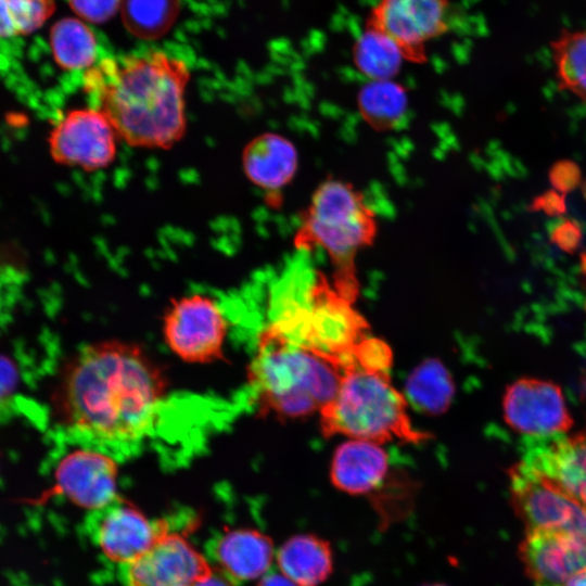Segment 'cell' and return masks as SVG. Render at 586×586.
I'll return each mask as SVG.
<instances>
[{"label": "cell", "instance_id": "1", "mask_svg": "<svg viewBox=\"0 0 586 586\" xmlns=\"http://www.w3.org/2000/svg\"><path fill=\"white\" fill-rule=\"evenodd\" d=\"M168 395L165 370L142 346L106 340L65 364L53 406L69 435L117 458L153 433Z\"/></svg>", "mask_w": 586, "mask_h": 586}, {"label": "cell", "instance_id": "2", "mask_svg": "<svg viewBox=\"0 0 586 586\" xmlns=\"http://www.w3.org/2000/svg\"><path fill=\"white\" fill-rule=\"evenodd\" d=\"M187 63L162 50L99 59L84 73L93 107L132 146L169 148L186 130Z\"/></svg>", "mask_w": 586, "mask_h": 586}, {"label": "cell", "instance_id": "3", "mask_svg": "<svg viewBox=\"0 0 586 586\" xmlns=\"http://www.w3.org/2000/svg\"><path fill=\"white\" fill-rule=\"evenodd\" d=\"M393 354L382 340L367 335L346 358L334 397L320 410L324 437L342 435L378 444H418L429 440L410 421L408 402L392 383Z\"/></svg>", "mask_w": 586, "mask_h": 586}, {"label": "cell", "instance_id": "4", "mask_svg": "<svg viewBox=\"0 0 586 586\" xmlns=\"http://www.w3.org/2000/svg\"><path fill=\"white\" fill-rule=\"evenodd\" d=\"M344 362L268 322L247 367L255 411L282 421L320 412L339 388Z\"/></svg>", "mask_w": 586, "mask_h": 586}, {"label": "cell", "instance_id": "5", "mask_svg": "<svg viewBox=\"0 0 586 586\" xmlns=\"http://www.w3.org/2000/svg\"><path fill=\"white\" fill-rule=\"evenodd\" d=\"M375 231L373 213L360 193L341 180H327L311 198L297 242L301 249L318 247L328 254L335 267L332 284L355 302L359 285L354 259Z\"/></svg>", "mask_w": 586, "mask_h": 586}, {"label": "cell", "instance_id": "6", "mask_svg": "<svg viewBox=\"0 0 586 586\" xmlns=\"http://www.w3.org/2000/svg\"><path fill=\"white\" fill-rule=\"evenodd\" d=\"M229 324L212 296L192 293L171 300L162 318L169 351L188 364L206 365L224 358Z\"/></svg>", "mask_w": 586, "mask_h": 586}, {"label": "cell", "instance_id": "7", "mask_svg": "<svg viewBox=\"0 0 586 586\" xmlns=\"http://www.w3.org/2000/svg\"><path fill=\"white\" fill-rule=\"evenodd\" d=\"M508 477L510 501L525 531H586V509L543 472L521 460L509 469Z\"/></svg>", "mask_w": 586, "mask_h": 586}, {"label": "cell", "instance_id": "8", "mask_svg": "<svg viewBox=\"0 0 586 586\" xmlns=\"http://www.w3.org/2000/svg\"><path fill=\"white\" fill-rule=\"evenodd\" d=\"M502 415L511 430L536 438L564 435L574 423L561 387L537 378L518 379L506 388Z\"/></svg>", "mask_w": 586, "mask_h": 586}, {"label": "cell", "instance_id": "9", "mask_svg": "<svg viewBox=\"0 0 586 586\" xmlns=\"http://www.w3.org/2000/svg\"><path fill=\"white\" fill-rule=\"evenodd\" d=\"M449 0H378L367 26L388 36L405 60H425L428 41L447 33Z\"/></svg>", "mask_w": 586, "mask_h": 586}, {"label": "cell", "instance_id": "10", "mask_svg": "<svg viewBox=\"0 0 586 586\" xmlns=\"http://www.w3.org/2000/svg\"><path fill=\"white\" fill-rule=\"evenodd\" d=\"M117 138L106 116L90 106L67 112L52 129L49 148L58 163L98 170L115 160Z\"/></svg>", "mask_w": 586, "mask_h": 586}, {"label": "cell", "instance_id": "11", "mask_svg": "<svg viewBox=\"0 0 586 586\" xmlns=\"http://www.w3.org/2000/svg\"><path fill=\"white\" fill-rule=\"evenodd\" d=\"M169 526L149 519L129 501L115 498L104 507L90 511L87 534L100 551L119 566L146 551Z\"/></svg>", "mask_w": 586, "mask_h": 586}, {"label": "cell", "instance_id": "12", "mask_svg": "<svg viewBox=\"0 0 586 586\" xmlns=\"http://www.w3.org/2000/svg\"><path fill=\"white\" fill-rule=\"evenodd\" d=\"M519 555L534 586H566L586 572V531L565 527L525 531Z\"/></svg>", "mask_w": 586, "mask_h": 586}, {"label": "cell", "instance_id": "13", "mask_svg": "<svg viewBox=\"0 0 586 586\" xmlns=\"http://www.w3.org/2000/svg\"><path fill=\"white\" fill-rule=\"evenodd\" d=\"M119 568L125 586H193L213 571L206 559L170 528L141 556Z\"/></svg>", "mask_w": 586, "mask_h": 586}, {"label": "cell", "instance_id": "14", "mask_svg": "<svg viewBox=\"0 0 586 586\" xmlns=\"http://www.w3.org/2000/svg\"><path fill=\"white\" fill-rule=\"evenodd\" d=\"M117 479L116 457L82 446L60 459L54 470V484L48 496L62 495L74 505L93 511L118 497Z\"/></svg>", "mask_w": 586, "mask_h": 586}, {"label": "cell", "instance_id": "15", "mask_svg": "<svg viewBox=\"0 0 586 586\" xmlns=\"http://www.w3.org/2000/svg\"><path fill=\"white\" fill-rule=\"evenodd\" d=\"M390 476V458L381 444L348 438L337 446L330 466L334 487L349 495H372Z\"/></svg>", "mask_w": 586, "mask_h": 586}, {"label": "cell", "instance_id": "16", "mask_svg": "<svg viewBox=\"0 0 586 586\" xmlns=\"http://www.w3.org/2000/svg\"><path fill=\"white\" fill-rule=\"evenodd\" d=\"M556 482L586 509V432L549 438L522 459Z\"/></svg>", "mask_w": 586, "mask_h": 586}, {"label": "cell", "instance_id": "17", "mask_svg": "<svg viewBox=\"0 0 586 586\" xmlns=\"http://www.w3.org/2000/svg\"><path fill=\"white\" fill-rule=\"evenodd\" d=\"M273 555L271 539L251 528L224 533L213 546V556L221 574L231 582L263 577L271 566Z\"/></svg>", "mask_w": 586, "mask_h": 586}, {"label": "cell", "instance_id": "18", "mask_svg": "<svg viewBox=\"0 0 586 586\" xmlns=\"http://www.w3.org/2000/svg\"><path fill=\"white\" fill-rule=\"evenodd\" d=\"M298 165L293 143L277 133H266L247 144L243 167L247 178L266 190H278L293 178Z\"/></svg>", "mask_w": 586, "mask_h": 586}, {"label": "cell", "instance_id": "19", "mask_svg": "<svg viewBox=\"0 0 586 586\" xmlns=\"http://www.w3.org/2000/svg\"><path fill=\"white\" fill-rule=\"evenodd\" d=\"M277 563L297 586H320L333 570L332 549L317 535H295L279 548Z\"/></svg>", "mask_w": 586, "mask_h": 586}, {"label": "cell", "instance_id": "20", "mask_svg": "<svg viewBox=\"0 0 586 586\" xmlns=\"http://www.w3.org/2000/svg\"><path fill=\"white\" fill-rule=\"evenodd\" d=\"M404 395L418 410L428 415H441L453 402L455 383L440 360L426 359L408 375Z\"/></svg>", "mask_w": 586, "mask_h": 586}, {"label": "cell", "instance_id": "21", "mask_svg": "<svg viewBox=\"0 0 586 586\" xmlns=\"http://www.w3.org/2000/svg\"><path fill=\"white\" fill-rule=\"evenodd\" d=\"M50 46L56 64L66 71H87L99 60L97 38L80 18L65 17L53 24Z\"/></svg>", "mask_w": 586, "mask_h": 586}, {"label": "cell", "instance_id": "22", "mask_svg": "<svg viewBox=\"0 0 586 586\" xmlns=\"http://www.w3.org/2000/svg\"><path fill=\"white\" fill-rule=\"evenodd\" d=\"M550 47L558 88L586 103V29H563Z\"/></svg>", "mask_w": 586, "mask_h": 586}, {"label": "cell", "instance_id": "23", "mask_svg": "<svg viewBox=\"0 0 586 586\" xmlns=\"http://www.w3.org/2000/svg\"><path fill=\"white\" fill-rule=\"evenodd\" d=\"M405 60L400 48L388 36L366 25L353 47V61L369 80H390Z\"/></svg>", "mask_w": 586, "mask_h": 586}, {"label": "cell", "instance_id": "24", "mask_svg": "<svg viewBox=\"0 0 586 586\" xmlns=\"http://www.w3.org/2000/svg\"><path fill=\"white\" fill-rule=\"evenodd\" d=\"M358 105L370 125L387 128L405 116L408 97L404 87L393 79L369 80L359 91Z\"/></svg>", "mask_w": 586, "mask_h": 586}, {"label": "cell", "instance_id": "25", "mask_svg": "<svg viewBox=\"0 0 586 586\" xmlns=\"http://www.w3.org/2000/svg\"><path fill=\"white\" fill-rule=\"evenodd\" d=\"M126 28L141 39H155L169 30L179 13V0H123Z\"/></svg>", "mask_w": 586, "mask_h": 586}, {"label": "cell", "instance_id": "26", "mask_svg": "<svg viewBox=\"0 0 586 586\" xmlns=\"http://www.w3.org/2000/svg\"><path fill=\"white\" fill-rule=\"evenodd\" d=\"M55 10V0H0V38L28 35Z\"/></svg>", "mask_w": 586, "mask_h": 586}, {"label": "cell", "instance_id": "27", "mask_svg": "<svg viewBox=\"0 0 586 586\" xmlns=\"http://www.w3.org/2000/svg\"><path fill=\"white\" fill-rule=\"evenodd\" d=\"M72 10L82 21L100 24L114 16L123 0H68Z\"/></svg>", "mask_w": 586, "mask_h": 586}, {"label": "cell", "instance_id": "28", "mask_svg": "<svg viewBox=\"0 0 586 586\" xmlns=\"http://www.w3.org/2000/svg\"><path fill=\"white\" fill-rule=\"evenodd\" d=\"M17 370L14 364L0 355V405L13 395L17 386Z\"/></svg>", "mask_w": 586, "mask_h": 586}, {"label": "cell", "instance_id": "29", "mask_svg": "<svg viewBox=\"0 0 586 586\" xmlns=\"http://www.w3.org/2000/svg\"><path fill=\"white\" fill-rule=\"evenodd\" d=\"M257 586H297L282 573L267 572Z\"/></svg>", "mask_w": 586, "mask_h": 586}, {"label": "cell", "instance_id": "30", "mask_svg": "<svg viewBox=\"0 0 586 586\" xmlns=\"http://www.w3.org/2000/svg\"><path fill=\"white\" fill-rule=\"evenodd\" d=\"M193 586H232L231 581L222 574L212 571L208 575L200 579Z\"/></svg>", "mask_w": 586, "mask_h": 586}, {"label": "cell", "instance_id": "31", "mask_svg": "<svg viewBox=\"0 0 586 586\" xmlns=\"http://www.w3.org/2000/svg\"><path fill=\"white\" fill-rule=\"evenodd\" d=\"M566 586H586V572L573 578Z\"/></svg>", "mask_w": 586, "mask_h": 586}, {"label": "cell", "instance_id": "32", "mask_svg": "<svg viewBox=\"0 0 586 586\" xmlns=\"http://www.w3.org/2000/svg\"><path fill=\"white\" fill-rule=\"evenodd\" d=\"M582 194L586 201V180L584 181V183L582 184Z\"/></svg>", "mask_w": 586, "mask_h": 586}, {"label": "cell", "instance_id": "33", "mask_svg": "<svg viewBox=\"0 0 586 586\" xmlns=\"http://www.w3.org/2000/svg\"><path fill=\"white\" fill-rule=\"evenodd\" d=\"M423 586H446V585H443V584H429V585H423Z\"/></svg>", "mask_w": 586, "mask_h": 586}, {"label": "cell", "instance_id": "34", "mask_svg": "<svg viewBox=\"0 0 586 586\" xmlns=\"http://www.w3.org/2000/svg\"><path fill=\"white\" fill-rule=\"evenodd\" d=\"M585 2H586V0H585Z\"/></svg>", "mask_w": 586, "mask_h": 586}]
</instances>
